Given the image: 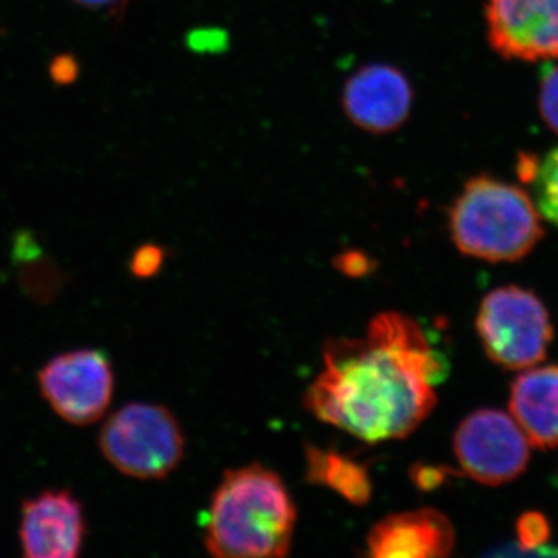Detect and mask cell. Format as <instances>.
Returning a JSON list of instances; mask_svg holds the SVG:
<instances>
[{
    "label": "cell",
    "instance_id": "obj_1",
    "mask_svg": "<svg viewBox=\"0 0 558 558\" xmlns=\"http://www.w3.org/2000/svg\"><path fill=\"white\" fill-rule=\"evenodd\" d=\"M323 359L304 405L366 442L411 435L435 410V385L447 374L446 359L400 312L376 315L365 337L329 340Z\"/></svg>",
    "mask_w": 558,
    "mask_h": 558
},
{
    "label": "cell",
    "instance_id": "obj_2",
    "mask_svg": "<svg viewBox=\"0 0 558 558\" xmlns=\"http://www.w3.org/2000/svg\"><path fill=\"white\" fill-rule=\"evenodd\" d=\"M296 508L284 481L260 464L227 470L208 510L205 548L219 558L288 556Z\"/></svg>",
    "mask_w": 558,
    "mask_h": 558
},
{
    "label": "cell",
    "instance_id": "obj_3",
    "mask_svg": "<svg viewBox=\"0 0 558 558\" xmlns=\"http://www.w3.org/2000/svg\"><path fill=\"white\" fill-rule=\"evenodd\" d=\"M449 230L459 252L487 263L523 259L545 236L526 191L488 175L465 182L451 205Z\"/></svg>",
    "mask_w": 558,
    "mask_h": 558
},
{
    "label": "cell",
    "instance_id": "obj_4",
    "mask_svg": "<svg viewBox=\"0 0 558 558\" xmlns=\"http://www.w3.org/2000/svg\"><path fill=\"white\" fill-rule=\"evenodd\" d=\"M105 458L123 475L167 478L183 459L185 439L174 414L156 403H130L112 414L100 432Z\"/></svg>",
    "mask_w": 558,
    "mask_h": 558
},
{
    "label": "cell",
    "instance_id": "obj_5",
    "mask_svg": "<svg viewBox=\"0 0 558 558\" xmlns=\"http://www.w3.org/2000/svg\"><path fill=\"white\" fill-rule=\"evenodd\" d=\"M476 332L484 352L505 369L534 368L548 355L553 322L543 301L532 290L505 286L481 301Z\"/></svg>",
    "mask_w": 558,
    "mask_h": 558
},
{
    "label": "cell",
    "instance_id": "obj_6",
    "mask_svg": "<svg viewBox=\"0 0 558 558\" xmlns=\"http://www.w3.org/2000/svg\"><path fill=\"white\" fill-rule=\"evenodd\" d=\"M453 451L461 472L484 486L519 478L531 459V444L515 418L492 409L475 411L459 424Z\"/></svg>",
    "mask_w": 558,
    "mask_h": 558
},
{
    "label": "cell",
    "instance_id": "obj_7",
    "mask_svg": "<svg viewBox=\"0 0 558 558\" xmlns=\"http://www.w3.org/2000/svg\"><path fill=\"white\" fill-rule=\"evenodd\" d=\"M38 381L51 410L76 427L100 421L116 388L112 363L100 349L62 352L43 366Z\"/></svg>",
    "mask_w": 558,
    "mask_h": 558
},
{
    "label": "cell",
    "instance_id": "obj_8",
    "mask_svg": "<svg viewBox=\"0 0 558 558\" xmlns=\"http://www.w3.org/2000/svg\"><path fill=\"white\" fill-rule=\"evenodd\" d=\"M414 105L413 84L403 70L388 62H371L349 76L341 90V108L359 130L374 135L399 131Z\"/></svg>",
    "mask_w": 558,
    "mask_h": 558
},
{
    "label": "cell",
    "instance_id": "obj_9",
    "mask_svg": "<svg viewBox=\"0 0 558 558\" xmlns=\"http://www.w3.org/2000/svg\"><path fill=\"white\" fill-rule=\"evenodd\" d=\"M487 39L506 60L558 58V0H487Z\"/></svg>",
    "mask_w": 558,
    "mask_h": 558
},
{
    "label": "cell",
    "instance_id": "obj_10",
    "mask_svg": "<svg viewBox=\"0 0 558 558\" xmlns=\"http://www.w3.org/2000/svg\"><path fill=\"white\" fill-rule=\"evenodd\" d=\"M86 537L83 506L68 490H46L25 499L20 539L27 558H73Z\"/></svg>",
    "mask_w": 558,
    "mask_h": 558
},
{
    "label": "cell",
    "instance_id": "obj_11",
    "mask_svg": "<svg viewBox=\"0 0 558 558\" xmlns=\"http://www.w3.org/2000/svg\"><path fill=\"white\" fill-rule=\"evenodd\" d=\"M457 545L453 524L439 510L392 513L374 524L366 546L374 558H442Z\"/></svg>",
    "mask_w": 558,
    "mask_h": 558
},
{
    "label": "cell",
    "instance_id": "obj_12",
    "mask_svg": "<svg viewBox=\"0 0 558 558\" xmlns=\"http://www.w3.org/2000/svg\"><path fill=\"white\" fill-rule=\"evenodd\" d=\"M510 416L523 429L531 446L558 447V365L520 374L510 388Z\"/></svg>",
    "mask_w": 558,
    "mask_h": 558
},
{
    "label": "cell",
    "instance_id": "obj_13",
    "mask_svg": "<svg viewBox=\"0 0 558 558\" xmlns=\"http://www.w3.org/2000/svg\"><path fill=\"white\" fill-rule=\"evenodd\" d=\"M306 480L329 487L354 506L368 505L373 497V481L365 465L339 451L306 447Z\"/></svg>",
    "mask_w": 558,
    "mask_h": 558
},
{
    "label": "cell",
    "instance_id": "obj_14",
    "mask_svg": "<svg viewBox=\"0 0 558 558\" xmlns=\"http://www.w3.org/2000/svg\"><path fill=\"white\" fill-rule=\"evenodd\" d=\"M532 182L539 215L558 227V146L538 165Z\"/></svg>",
    "mask_w": 558,
    "mask_h": 558
},
{
    "label": "cell",
    "instance_id": "obj_15",
    "mask_svg": "<svg viewBox=\"0 0 558 558\" xmlns=\"http://www.w3.org/2000/svg\"><path fill=\"white\" fill-rule=\"evenodd\" d=\"M517 538L520 550H534L546 548L550 538V524L548 519L537 510H529L517 521Z\"/></svg>",
    "mask_w": 558,
    "mask_h": 558
},
{
    "label": "cell",
    "instance_id": "obj_16",
    "mask_svg": "<svg viewBox=\"0 0 558 558\" xmlns=\"http://www.w3.org/2000/svg\"><path fill=\"white\" fill-rule=\"evenodd\" d=\"M190 51L197 54H222L230 49L231 38L226 28H194L185 39Z\"/></svg>",
    "mask_w": 558,
    "mask_h": 558
},
{
    "label": "cell",
    "instance_id": "obj_17",
    "mask_svg": "<svg viewBox=\"0 0 558 558\" xmlns=\"http://www.w3.org/2000/svg\"><path fill=\"white\" fill-rule=\"evenodd\" d=\"M538 108L545 123L558 134V65L543 75L539 84Z\"/></svg>",
    "mask_w": 558,
    "mask_h": 558
},
{
    "label": "cell",
    "instance_id": "obj_18",
    "mask_svg": "<svg viewBox=\"0 0 558 558\" xmlns=\"http://www.w3.org/2000/svg\"><path fill=\"white\" fill-rule=\"evenodd\" d=\"M163 250L159 245L145 244L135 250L131 258V271L138 278H149L161 269Z\"/></svg>",
    "mask_w": 558,
    "mask_h": 558
},
{
    "label": "cell",
    "instance_id": "obj_19",
    "mask_svg": "<svg viewBox=\"0 0 558 558\" xmlns=\"http://www.w3.org/2000/svg\"><path fill=\"white\" fill-rule=\"evenodd\" d=\"M81 68L75 54L60 53L51 58L49 64V76L51 83L57 86L68 87L75 84L80 78Z\"/></svg>",
    "mask_w": 558,
    "mask_h": 558
},
{
    "label": "cell",
    "instance_id": "obj_20",
    "mask_svg": "<svg viewBox=\"0 0 558 558\" xmlns=\"http://www.w3.org/2000/svg\"><path fill=\"white\" fill-rule=\"evenodd\" d=\"M336 267L349 277H363L373 270V260L359 250H349L337 256Z\"/></svg>",
    "mask_w": 558,
    "mask_h": 558
},
{
    "label": "cell",
    "instance_id": "obj_21",
    "mask_svg": "<svg viewBox=\"0 0 558 558\" xmlns=\"http://www.w3.org/2000/svg\"><path fill=\"white\" fill-rule=\"evenodd\" d=\"M72 2L86 10L106 13L110 20L121 21L134 0H72Z\"/></svg>",
    "mask_w": 558,
    "mask_h": 558
},
{
    "label": "cell",
    "instance_id": "obj_22",
    "mask_svg": "<svg viewBox=\"0 0 558 558\" xmlns=\"http://www.w3.org/2000/svg\"><path fill=\"white\" fill-rule=\"evenodd\" d=\"M447 475H449V472L446 468L417 465V468L411 470V478L422 490H433V488L439 487L440 484L446 483Z\"/></svg>",
    "mask_w": 558,
    "mask_h": 558
}]
</instances>
